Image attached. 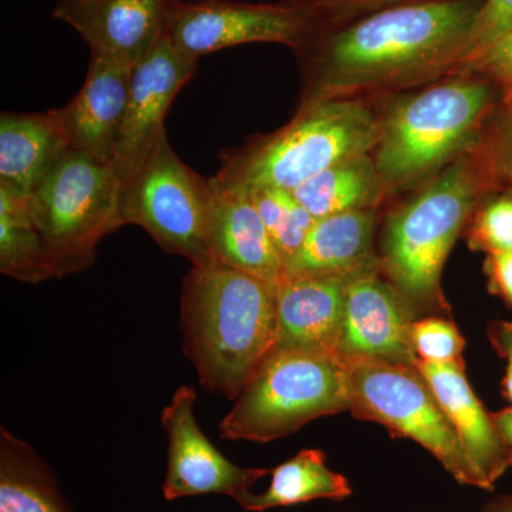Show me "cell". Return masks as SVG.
<instances>
[{
  "label": "cell",
  "mask_w": 512,
  "mask_h": 512,
  "mask_svg": "<svg viewBox=\"0 0 512 512\" xmlns=\"http://www.w3.org/2000/svg\"><path fill=\"white\" fill-rule=\"evenodd\" d=\"M318 15L293 3L200 0L175 3L167 37L187 55L202 56L252 43L298 49L319 25Z\"/></svg>",
  "instance_id": "10"
},
{
  "label": "cell",
  "mask_w": 512,
  "mask_h": 512,
  "mask_svg": "<svg viewBox=\"0 0 512 512\" xmlns=\"http://www.w3.org/2000/svg\"><path fill=\"white\" fill-rule=\"evenodd\" d=\"M379 212L360 210L319 218L301 249L286 262L282 276H349L380 265L375 251Z\"/></svg>",
  "instance_id": "20"
},
{
  "label": "cell",
  "mask_w": 512,
  "mask_h": 512,
  "mask_svg": "<svg viewBox=\"0 0 512 512\" xmlns=\"http://www.w3.org/2000/svg\"><path fill=\"white\" fill-rule=\"evenodd\" d=\"M410 338L414 355L421 362L464 365L463 350L466 343L457 326L450 320H414Z\"/></svg>",
  "instance_id": "27"
},
{
  "label": "cell",
  "mask_w": 512,
  "mask_h": 512,
  "mask_svg": "<svg viewBox=\"0 0 512 512\" xmlns=\"http://www.w3.org/2000/svg\"><path fill=\"white\" fill-rule=\"evenodd\" d=\"M349 409L348 363L332 353L279 350L239 393L220 423V436L268 443Z\"/></svg>",
  "instance_id": "6"
},
{
  "label": "cell",
  "mask_w": 512,
  "mask_h": 512,
  "mask_svg": "<svg viewBox=\"0 0 512 512\" xmlns=\"http://www.w3.org/2000/svg\"><path fill=\"white\" fill-rule=\"evenodd\" d=\"M414 367L429 384L456 431L476 471L480 488L493 487L494 481L510 464V453L495 427L493 417L488 416L471 389L464 365L421 362L417 359Z\"/></svg>",
  "instance_id": "17"
},
{
  "label": "cell",
  "mask_w": 512,
  "mask_h": 512,
  "mask_svg": "<svg viewBox=\"0 0 512 512\" xmlns=\"http://www.w3.org/2000/svg\"><path fill=\"white\" fill-rule=\"evenodd\" d=\"M493 192L480 202L467 227L470 248L487 255L512 252V190Z\"/></svg>",
  "instance_id": "26"
},
{
  "label": "cell",
  "mask_w": 512,
  "mask_h": 512,
  "mask_svg": "<svg viewBox=\"0 0 512 512\" xmlns=\"http://www.w3.org/2000/svg\"><path fill=\"white\" fill-rule=\"evenodd\" d=\"M501 180L490 131L483 143L387 212L380 268L414 309L443 308L441 274L480 202Z\"/></svg>",
  "instance_id": "3"
},
{
  "label": "cell",
  "mask_w": 512,
  "mask_h": 512,
  "mask_svg": "<svg viewBox=\"0 0 512 512\" xmlns=\"http://www.w3.org/2000/svg\"><path fill=\"white\" fill-rule=\"evenodd\" d=\"M274 241L284 268L301 249L315 218L299 204L292 191L261 188L248 192Z\"/></svg>",
  "instance_id": "25"
},
{
  "label": "cell",
  "mask_w": 512,
  "mask_h": 512,
  "mask_svg": "<svg viewBox=\"0 0 512 512\" xmlns=\"http://www.w3.org/2000/svg\"><path fill=\"white\" fill-rule=\"evenodd\" d=\"M72 150L55 110L2 113L0 187L30 197Z\"/></svg>",
  "instance_id": "19"
},
{
  "label": "cell",
  "mask_w": 512,
  "mask_h": 512,
  "mask_svg": "<svg viewBox=\"0 0 512 512\" xmlns=\"http://www.w3.org/2000/svg\"><path fill=\"white\" fill-rule=\"evenodd\" d=\"M181 329L202 386L235 400L274 350L276 286L217 261L192 265Z\"/></svg>",
  "instance_id": "4"
},
{
  "label": "cell",
  "mask_w": 512,
  "mask_h": 512,
  "mask_svg": "<svg viewBox=\"0 0 512 512\" xmlns=\"http://www.w3.org/2000/svg\"><path fill=\"white\" fill-rule=\"evenodd\" d=\"M379 138L375 100H326L299 107L284 127L225 151L211 178L221 188L293 191L333 165L369 156Z\"/></svg>",
  "instance_id": "5"
},
{
  "label": "cell",
  "mask_w": 512,
  "mask_h": 512,
  "mask_svg": "<svg viewBox=\"0 0 512 512\" xmlns=\"http://www.w3.org/2000/svg\"><path fill=\"white\" fill-rule=\"evenodd\" d=\"M121 190L110 164L70 150L30 195V212L45 238L56 278L89 269L101 239L123 227Z\"/></svg>",
  "instance_id": "7"
},
{
  "label": "cell",
  "mask_w": 512,
  "mask_h": 512,
  "mask_svg": "<svg viewBox=\"0 0 512 512\" xmlns=\"http://www.w3.org/2000/svg\"><path fill=\"white\" fill-rule=\"evenodd\" d=\"M178 0H56L53 18L72 26L92 55L136 66L167 35Z\"/></svg>",
  "instance_id": "14"
},
{
  "label": "cell",
  "mask_w": 512,
  "mask_h": 512,
  "mask_svg": "<svg viewBox=\"0 0 512 512\" xmlns=\"http://www.w3.org/2000/svg\"><path fill=\"white\" fill-rule=\"evenodd\" d=\"M0 512H70L42 458L5 429L0 433Z\"/></svg>",
  "instance_id": "23"
},
{
  "label": "cell",
  "mask_w": 512,
  "mask_h": 512,
  "mask_svg": "<svg viewBox=\"0 0 512 512\" xmlns=\"http://www.w3.org/2000/svg\"><path fill=\"white\" fill-rule=\"evenodd\" d=\"M464 72L483 74L503 97L507 116L512 114V26ZM463 73V72H461Z\"/></svg>",
  "instance_id": "28"
},
{
  "label": "cell",
  "mask_w": 512,
  "mask_h": 512,
  "mask_svg": "<svg viewBox=\"0 0 512 512\" xmlns=\"http://www.w3.org/2000/svg\"><path fill=\"white\" fill-rule=\"evenodd\" d=\"M315 220L360 210H380L387 202L372 154L333 165L292 191Z\"/></svg>",
  "instance_id": "21"
},
{
  "label": "cell",
  "mask_w": 512,
  "mask_h": 512,
  "mask_svg": "<svg viewBox=\"0 0 512 512\" xmlns=\"http://www.w3.org/2000/svg\"><path fill=\"white\" fill-rule=\"evenodd\" d=\"M416 309L384 276L380 265L348 276L336 356L414 366L412 325Z\"/></svg>",
  "instance_id": "11"
},
{
  "label": "cell",
  "mask_w": 512,
  "mask_h": 512,
  "mask_svg": "<svg viewBox=\"0 0 512 512\" xmlns=\"http://www.w3.org/2000/svg\"><path fill=\"white\" fill-rule=\"evenodd\" d=\"M485 272L494 292L512 305V252L488 254Z\"/></svg>",
  "instance_id": "31"
},
{
  "label": "cell",
  "mask_w": 512,
  "mask_h": 512,
  "mask_svg": "<svg viewBox=\"0 0 512 512\" xmlns=\"http://www.w3.org/2000/svg\"><path fill=\"white\" fill-rule=\"evenodd\" d=\"M497 94L483 74L463 72L375 100L379 138L372 156L387 201L417 190L480 146Z\"/></svg>",
  "instance_id": "2"
},
{
  "label": "cell",
  "mask_w": 512,
  "mask_h": 512,
  "mask_svg": "<svg viewBox=\"0 0 512 512\" xmlns=\"http://www.w3.org/2000/svg\"><path fill=\"white\" fill-rule=\"evenodd\" d=\"M346 284L348 276H282L276 285V339L272 352L298 350L336 355Z\"/></svg>",
  "instance_id": "16"
},
{
  "label": "cell",
  "mask_w": 512,
  "mask_h": 512,
  "mask_svg": "<svg viewBox=\"0 0 512 512\" xmlns=\"http://www.w3.org/2000/svg\"><path fill=\"white\" fill-rule=\"evenodd\" d=\"M495 343L507 359V373L504 379V392L512 403V323H503L495 330Z\"/></svg>",
  "instance_id": "33"
},
{
  "label": "cell",
  "mask_w": 512,
  "mask_h": 512,
  "mask_svg": "<svg viewBox=\"0 0 512 512\" xmlns=\"http://www.w3.org/2000/svg\"><path fill=\"white\" fill-rule=\"evenodd\" d=\"M134 67L92 55L82 89L55 110L73 151L110 164L126 117Z\"/></svg>",
  "instance_id": "15"
},
{
  "label": "cell",
  "mask_w": 512,
  "mask_h": 512,
  "mask_svg": "<svg viewBox=\"0 0 512 512\" xmlns=\"http://www.w3.org/2000/svg\"><path fill=\"white\" fill-rule=\"evenodd\" d=\"M485 0H414L356 18L320 20L293 50L299 107L410 92L460 73Z\"/></svg>",
  "instance_id": "1"
},
{
  "label": "cell",
  "mask_w": 512,
  "mask_h": 512,
  "mask_svg": "<svg viewBox=\"0 0 512 512\" xmlns=\"http://www.w3.org/2000/svg\"><path fill=\"white\" fill-rule=\"evenodd\" d=\"M511 26L512 0H485L476 25H474L473 33H471L466 59H464L460 72H464L476 62L478 57L488 49V46Z\"/></svg>",
  "instance_id": "29"
},
{
  "label": "cell",
  "mask_w": 512,
  "mask_h": 512,
  "mask_svg": "<svg viewBox=\"0 0 512 512\" xmlns=\"http://www.w3.org/2000/svg\"><path fill=\"white\" fill-rule=\"evenodd\" d=\"M302 6L319 16L323 22L356 18L376 10L414 2V0H284Z\"/></svg>",
  "instance_id": "30"
},
{
  "label": "cell",
  "mask_w": 512,
  "mask_h": 512,
  "mask_svg": "<svg viewBox=\"0 0 512 512\" xmlns=\"http://www.w3.org/2000/svg\"><path fill=\"white\" fill-rule=\"evenodd\" d=\"M352 494L348 478L330 470L325 453L302 450L271 471V484L261 494L252 491L237 498L245 511L262 512L313 500H345Z\"/></svg>",
  "instance_id": "22"
},
{
  "label": "cell",
  "mask_w": 512,
  "mask_h": 512,
  "mask_svg": "<svg viewBox=\"0 0 512 512\" xmlns=\"http://www.w3.org/2000/svg\"><path fill=\"white\" fill-rule=\"evenodd\" d=\"M200 59L164 39L140 63L131 77L130 96L119 143L110 167L126 184L143 167L165 136V117L180 90L190 82Z\"/></svg>",
  "instance_id": "12"
},
{
  "label": "cell",
  "mask_w": 512,
  "mask_h": 512,
  "mask_svg": "<svg viewBox=\"0 0 512 512\" xmlns=\"http://www.w3.org/2000/svg\"><path fill=\"white\" fill-rule=\"evenodd\" d=\"M215 191L211 180L177 156L167 134L140 171L123 185L120 220L137 225L170 254L192 265L215 261L210 228Z\"/></svg>",
  "instance_id": "8"
},
{
  "label": "cell",
  "mask_w": 512,
  "mask_h": 512,
  "mask_svg": "<svg viewBox=\"0 0 512 512\" xmlns=\"http://www.w3.org/2000/svg\"><path fill=\"white\" fill-rule=\"evenodd\" d=\"M197 392L192 386L175 390L164 407L161 424L168 437L165 500L220 494L237 498L251 491L271 470L245 468L229 461L205 436L195 419Z\"/></svg>",
  "instance_id": "13"
},
{
  "label": "cell",
  "mask_w": 512,
  "mask_h": 512,
  "mask_svg": "<svg viewBox=\"0 0 512 512\" xmlns=\"http://www.w3.org/2000/svg\"><path fill=\"white\" fill-rule=\"evenodd\" d=\"M493 420L505 446L512 448V407L511 409L504 410V412L495 414Z\"/></svg>",
  "instance_id": "34"
},
{
  "label": "cell",
  "mask_w": 512,
  "mask_h": 512,
  "mask_svg": "<svg viewBox=\"0 0 512 512\" xmlns=\"http://www.w3.org/2000/svg\"><path fill=\"white\" fill-rule=\"evenodd\" d=\"M495 164L501 180L512 185V114L507 116L504 126L497 133L491 134Z\"/></svg>",
  "instance_id": "32"
},
{
  "label": "cell",
  "mask_w": 512,
  "mask_h": 512,
  "mask_svg": "<svg viewBox=\"0 0 512 512\" xmlns=\"http://www.w3.org/2000/svg\"><path fill=\"white\" fill-rule=\"evenodd\" d=\"M0 272L37 285L56 278L45 238L29 208V197L0 187Z\"/></svg>",
  "instance_id": "24"
},
{
  "label": "cell",
  "mask_w": 512,
  "mask_h": 512,
  "mask_svg": "<svg viewBox=\"0 0 512 512\" xmlns=\"http://www.w3.org/2000/svg\"><path fill=\"white\" fill-rule=\"evenodd\" d=\"M348 366L350 412L416 441L458 483L480 487L456 431L416 367L376 360Z\"/></svg>",
  "instance_id": "9"
},
{
  "label": "cell",
  "mask_w": 512,
  "mask_h": 512,
  "mask_svg": "<svg viewBox=\"0 0 512 512\" xmlns=\"http://www.w3.org/2000/svg\"><path fill=\"white\" fill-rule=\"evenodd\" d=\"M500 512H512V505H510V507H507V508H505V510L500 511Z\"/></svg>",
  "instance_id": "35"
},
{
  "label": "cell",
  "mask_w": 512,
  "mask_h": 512,
  "mask_svg": "<svg viewBox=\"0 0 512 512\" xmlns=\"http://www.w3.org/2000/svg\"><path fill=\"white\" fill-rule=\"evenodd\" d=\"M212 187L210 242L215 261L278 285L284 275V261L251 195L214 183Z\"/></svg>",
  "instance_id": "18"
}]
</instances>
